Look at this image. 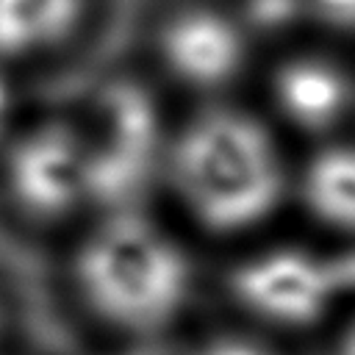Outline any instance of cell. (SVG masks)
I'll use <instances>...</instances> for the list:
<instances>
[{
  "mask_svg": "<svg viewBox=\"0 0 355 355\" xmlns=\"http://www.w3.org/2000/svg\"><path fill=\"white\" fill-rule=\"evenodd\" d=\"M169 175L189 214L219 233L263 222L286 189L269 130L236 108L194 116L169 147Z\"/></svg>",
  "mask_w": 355,
  "mask_h": 355,
  "instance_id": "cell-1",
  "label": "cell"
},
{
  "mask_svg": "<svg viewBox=\"0 0 355 355\" xmlns=\"http://www.w3.org/2000/svg\"><path fill=\"white\" fill-rule=\"evenodd\" d=\"M75 280L86 302L111 324L153 330L186 302L191 272L183 250L155 225L114 216L80 247Z\"/></svg>",
  "mask_w": 355,
  "mask_h": 355,
  "instance_id": "cell-2",
  "label": "cell"
},
{
  "mask_svg": "<svg viewBox=\"0 0 355 355\" xmlns=\"http://www.w3.org/2000/svg\"><path fill=\"white\" fill-rule=\"evenodd\" d=\"M236 300L255 316L302 327L355 291V255H322L300 247L255 252L233 272Z\"/></svg>",
  "mask_w": 355,
  "mask_h": 355,
  "instance_id": "cell-3",
  "label": "cell"
},
{
  "mask_svg": "<svg viewBox=\"0 0 355 355\" xmlns=\"http://www.w3.org/2000/svg\"><path fill=\"white\" fill-rule=\"evenodd\" d=\"M94 130L83 133L89 155V200L122 202L150 175L161 150L153 100L136 83H111L97 103Z\"/></svg>",
  "mask_w": 355,
  "mask_h": 355,
  "instance_id": "cell-4",
  "label": "cell"
},
{
  "mask_svg": "<svg viewBox=\"0 0 355 355\" xmlns=\"http://www.w3.org/2000/svg\"><path fill=\"white\" fill-rule=\"evenodd\" d=\"M8 191L22 211L53 219L89 200V155L83 130L44 122L14 141L6 161Z\"/></svg>",
  "mask_w": 355,
  "mask_h": 355,
  "instance_id": "cell-5",
  "label": "cell"
},
{
  "mask_svg": "<svg viewBox=\"0 0 355 355\" xmlns=\"http://www.w3.org/2000/svg\"><path fill=\"white\" fill-rule=\"evenodd\" d=\"M158 55L178 80L216 89L247 61V25L219 6L183 3L158 25Z\"/></svg>",
  "mask_w": 355,
  "mask_h": 355,
  "instance_id": "cell-6",
  "label": "cell"
},
{
  "mask_svg": "<svg viewBox=\"0 0 355 355\" xmlns=\"http://www.w3.org/2000/svg\"><path fill=\"white\" fill-rule=\"evenodd\" d=\"M272 97L294 128L330 133L355 108V75L330 55L300 53L275 69Z\"/></svg>",
  "mask_w": 355,
  "mask_h": 355,
  "instance_id": "cell-7",
  "label": "cell"
},
{
  "mask_svg": "<svg viewBox=\"0 0 355 355\" xmlns=\"http://www.w3.org/2000/svg\"><path fill=\"white\" fill-rule=\"evenodd\" d=\"M300 194L316 222L355 236V139L324 141L302 166Z\"/></svg>",
  "mask_w": 355,
  "mask_h": 355,
  "instance_id": "cell-8",
  "label": "cell"
},
{
  "mask_svg": "<svg viewBox=\"0 0 355 355\" xmlns=\"http://www.w3.org/2000/svg\"><path fill=\"white\" fill-rule=\"evenodd\" d=\"M89 0H0V58L58 47L83 22Z\"/></svg>",
  "mask_w": 355,
  "mask_h": 355,
  "instance_id": "cell-9",
  "label": "cell"
},
{
  "mask_svg": "<svg viewBox=\"0 0 355 355\" xmlns=\"http://www.w3.org/2000/svg\"><path fill=\"white\" fill-rule=\"evenodd\" d=\"M302 8L327 28L355 33V0H302Z\"/></svg>",
  "mask_w": 355,
  "mask_h": 355,
  "instance_id": "cell-10",
  "label": "cell"
},
{
  "mask_svg": "<svg viewBox=\"0 0 355 355\" xmlns=\"http://www.w3.org/2000/svg\"><path fill=\"white\" fill-rule=\"evenodd\" d=\"M197 355H269V352L244 338H216L208 341Z\"/></svg>",
  "mask_w": 355,
  "mask_h": 355,
  "instance_id": "cell-11",
  "label": "cell"
},
{
  "mask_svg": "<svg viewBox=\"0 0 355 355\" xmlns=\"http://www.w3.org/2000/svg\"><path fill=\"white\" fill-rule=\"evenodd\" d=\"M333 355H355V313L341 327V333L336 338V347H333Z\"/></svg>",
  "mask_w": 355,
  "mask_h": 355,
  "instance_id": "cell-12",
  "label": "cell"
},
{
  "mask_svg": "<svg viewBox=\"0 0 355 355\" xmlns=\"http://www.w3.org/2000/svg\"><path fill=\"white\" fill-rule=\"evenodd\" d=\"M6 103H8V94H6L3 80H0V116H3V111H6Z\"/></svg>",
  "mask_w": 355,
  "mask_h": 355,
  "instance_id": "cell-13",
  "label": "cell"
}]
</instances>
